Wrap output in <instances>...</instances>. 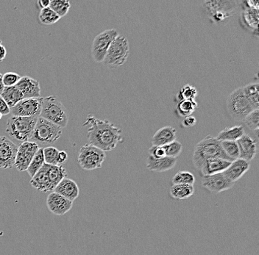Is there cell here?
Listing matches in <instances>:
<instances>
[{
  "label": "cell",
  "instance_id": "6da1fadb",
  "mask_svg": "<svg viewBox=\"0 0 259 255\" xmlns=\"http://www.w3.org/2000/svg\"><path fill=\"white\" fill-rule=\"evenodd\" d=\"M89 125L87 137L89 144L99 148L104 152H110L123 141L122 129L106 119H97L92 115L87 116L83 126Z\"/></svg>",
  "mask_w": 259,
  "mask_h": 255
},
{
  "label": "cell",
  "instance_id": "7a4b0ae2",
  "mask_svg": "<svg viewBox=\"0 0 259 255\" xmlns=\"http://www.w3.org/2000/svg\"><path fill=\"white\" fill-rule=\"evenodd\" d=\"M210 158H222L231 162L233 161L224 152L221 141L208 135L195 146L192 161L195 168L199 170L203 164Z\"/></svg>",
  "mask_w": 259,
  "mask_h": 255
},
{
  "label": "cell",
  "instance_id": "3957f363",
  "mask_svg": "<svg viewBox=\"0 0 259 255\" xmlns=\"http://www.w3.org/2000/svg\"><path fill=\"white\" fill-rule=\"evenodd\" d=\"M54 125L63 128H66L69 122V116L66 108L56 96H50L44 98L40 116Z\"/></svg>",
  "mask_w": 259,
  "mask_h": 255
},
{
  "label": "cell",
  "instance_id": "277c9868",
  "mask_svg": "<svg viewBox=\"0 0 259 255\" xmlns=\"http://www.w3.org/2000/svg\"><path fill=\"white\" fill-rule=\"evenodd\" d=\"M39 117H19L11 116L7 120L6 132L19 141L31 139L33 129Z\"/></svg>",
  "mask_w": 259,
  "mask_h": 255
},
{
  "label": "cell",
  "instance_id": "5b68a950",
  "mask_svg": "<svg viewBox=\"0 0 259 255\" xmlns=\"http://www.w3.org/2000/svg\"><path fill=\"white\" fill-rule=\"evenodd\" d=\"M129 54V42L128 39L125 36L119 35L108 48L104 59V64L109 69H116L126 62Z\"/></svg>",
  "mask_w": 259,
  "mask_h": 255
},
{
  "label": "cell",
  "instance_id": "8992f818",
  "mask_svg": "<svg viewBox=\"0 0 259 255\" xmlns=\"http://www.w3.org/2000/svg\"><path fill=\"white\" fill-rule=\"evenodd\" d=\"M227 108L231 117L239 122H242L254 110L242 87H238L229 95L227 99Z\"/></svg>",
  "mask_w": 259,
  "mask_h": 255
},
{
  "label": "cell",
  "instance_id": "52a82bcc",
  "mask_svg": "<svg viewBox=\"0 0 259 255\" xmlns=\"http://www.w3.org/2000/svg\"><path fill=\"white\" fill-rule=\"evenodd\" d=\"M61 135V128L43 118L39 117L30 140L36 143H53L57 141Z\"/></svg>",
  "mask_w": 259,
  "mask_h": 255
},
{
  "label": "cell",
  "instance_id": "ba28073f",
  "mask_svg": "<svg viewBox=\"0 0 259 255\" xmlns=\"http://www.w3.org/2000/svg\"><path fill=\"white\" fill-rule=\"evenodd\" d=\"M105 158V152L99 148L93 145L85 144L80 148L78 161L83 170H93L102 167Z\"/></svg>",
  "mask_w": 259,
  "mask_h": 255
},
{
  "label": "cell",
  "instance_id": "9c48e42d",
  "mask_svg": "<svg viewBox=\"0 0 259 255\" xmlns=\"http://www.w3.org/2000/svg\"><path fill=\"white\" fill-rule=\"evenodd\" d=\"M119 33L115 29H108L98 34L92 45V55L97 63H104L108 48Z\"/></svg>",
  "mask_w": 259,
  "mask_h": 255
},
{
  "label": "cell",
  "instance_id": "30bf717a",
  "mask_svg": "<svg viewBox=\"0 0 259 255\" xmlns=\"http://www.w3.org/2000/svg\"><path fill=\"white\" fill-rule=\"evenodd\" d=\"M43 100L42 97L23 99L10 108V114L19 117H39Z\"/></svg>",
  "mask_w": 259,
  "mask_h": 255
},
{
  "label": "cell",
  "instance_id": "8fae6325",
  "mask_svg": "<svg viewBox=\"0 0 259 255\" xmlns=\"http://www.w3.org/2000/svg\"><path fill=\"white\" fill-rule=\"evenodd\" d=\"M18 148L8 138L0 135V168L7 170L14 167Z\"/></svg>",
  "mask_w": 259,
  "mask_h": 255
},
{
  "label": "cell",
  "instance_id": "7c38bea8",
  "mask_svg": "<svg viewBox=\"0 0 259 255\" xmlns=\"http://www.w3.org/2000/svg\"><path fill=\"white\" fill-rule=\"evenodd\" d=\"M203 7L208 16L216 13L233 15L239 7V1L233 0H207L203 2Z\"/></svg>",
  "mask_w": 259,
  "mask_h": 255
},
{
  "label": "cell",
  "instance_id": "4fadbf2b",
  "mask_svg": "<svg viewBox=\"0 0 259 255\" xmlns=\"http://www.w3.org/2000/svg\"><path fill=\"white\" fill-rule=\"evenodd\" d=\"M202 185L213 194H219L231 189L234 183L227 179L223 173H219L211 176H204Z\"/></svg>",
  "mask_w": 259,
  "mask_h": 255
},
{
  "label": "cell",
  "instance_id": "5bb4252c",
  "mask_svg": "<svg viewBox=\"0 0 259 255\" xmlns=\"http://www.w3.org/2000/svg\"><path fill=\"white\" fill-rule=\"evenodd\" d=\"M47 205L54 215H63L72 209L73 202L53 191L48 195Z\"/></svg>",
  "mask_w": 259,
  "mask_h": 255
},
{
  "label": "cell",
  "instance_id": "9a60e30c",
  "mask_svg": "<svg viewBox=\"0 0 259 255\" xmlns=\"http://www.w3.org/2000/svg\"><path fill=\"white\" fill-rule=\"evenodd\" d=\"M236 142L239 149V158L251 162L257 155V140L253 138L249 134H244L243 136Z\"/></svg>",
  "mask_w": 259,
  "mask_h": 255
},
{
  "label": "cell",
  "instance_id": "2e32d148",
  "mask_svg": "<svg viewBox=\"0 0 259 255\" xmlns=\"http://www.w3.org/2000/svg\"><path fill=\"white\" fill-rule=\"evenodd\" d=\"M16 87L20 90L24 99L41 97L40 84L39 81L30 77H22Z\"/></svg>",
  "mask_w": 259,
  "mask_h": 255
},
{
  "label": "cell",
  "instance_id": "e0dca14e",
  "mask_svg": "<svg viewBox=\"0 0 259 255\" xmlns=\"http://www.w3.org/2000/svg\"><path fill=\"white\" fill-rule=\"evenodd\" d=\"M53 191L72 202L78 198L80 194L78 184L72 179L66 177L57 184Z\"/></svg>",
  "mask_w": 259,
  "mask_h": 255
},
{
  "label": "cell",
  "instance_id": "ac0fdd59",
  "mask_svg": "<svg viewBox=\"0 0 259 255\" xmlns=\"http://www.w3.org/2000/svg\"><path fill=\"white\" fill-rule=\"evenodd\" d=\"M48 164H44L43 167L38 170L37 173L32 178L30 183L33 188L42 192H49L54 191L52 183L48 176Z\"/></svg>",
  "mask_w": 259,
  "mask_h": 255
},
{
  "label": "cell",
  "instance_id": "d6986e66",
  "mask_svg": "<svg viewBox=\"0 0 259 255\" xmlns=\"http://www.w3.org/2000/svg\"><path fill=\"white\" fill-rule=\"evenodd\" d=\"M250 167H251L250 162L238 158L231 162V165L222 173L226 176L227 179L235 183L236 181L241 179L246 172H248Z\"/></svg>",
  "mask_w": 259,
  "mask_h": 255
},
{
  "label": "cell",
  "instance_id": "ffe728a7",
  "mask_svg": "<svg viewBox=\"0 0 259 255\" xmlns=\"http://www.w3.org/2000/svg\"><path fill=\"white\" fill-rule=\"evenodd\" d=\"M231 164V161L222 158H210L203 164L199 170L204 176H211L225 171Z\"/></svg>",
  "mask_w": 259,
  "mask_h": 255
},
{
  "label": "cell",
  "instance_id": "44dd1931",
  "mask_svg": "<svg viewBox=\"0 0 259 255\" xmlns=\"http://www.w3.org/2000/svg\"><path fill=\"white\" fill-rule=\"evenodd\" d=\"M176 163L177 158L166 156L156 159L149 155L147 158L146 166L147 169L151 171L164 172L173 169Z\"/></svg>",
  "mask_w": 259,
  "mask_h": 255
},
{
  "label": "cell",
  "instance_id": "7402d4cb",
  "mask_svg": "<svg viewBox=\"0 0 259 255\" xmlns=\"http://www.w3.org/2000/svg\"><path fill=\"white\" fill-rule=\"evenodd\" d=\"M177 131L170 126L163 127L154 134L152 138L153 146H163L176 141Z\"/></svg>",
  "mask_w": 259,
  "mask_h": 255
},
{
  "label": "cell",
  "instance_id": "603a6c76",
  "mask_svg": "<svg viewBox=\"0 0 259 255\" xmlns=\"http://www.w3.org/2000/svg\"><path fill=\"white\" fill-rule=\"evenodd\" d=\"M242 23L245 25L248 30L256 33V36H258L259 12L257 9L249 8L245 7L242 13Z\"/></svg>",
  "mask_w": 259,
  "mask_h": 255
},
{
  "label": "cell",
  "instance_id": "cb8c5ba5",
  "mask_svg": "<svg viewBox=\"0 0 259 255\" xmlns=\"http://www.w3.org/2000/svg\"><path fill=\"white\" fill-rule=\"evenodd\" d=\"M245 134L243 126H234L226 128L219 132L216 139L219 141H237Z\"/></svg>",
  "mask_w": 259,
  "mask_h": 255
},
{
  "label": "cell",
  "instance_id": "d4e9b609",
  "mask_svg": "<svg viewBox=\"0 0 259 255\" xmlns=\"http://www.w3.org/2000/svg\"><path fill=\"white\" fill-rule=\"evenodd\" d=\"M1 96L10 108H13L24 99L23 95L16 86L4 87Z\"/></svg>",
  "mask_w": 259,
  "mask_h": 255
},
{
  "label": "cell",
  "instance_id": "484cf974",
  "mask_svg": "<svg viewBox=\"0 0 259 255\" xmlns=\"http://www.w3.org/2000/svg\"><path fill=\"white\" fill-rule=\"evenodd\" d=\"M195 193L194 185H173L170 188V195L172 198L181 201L189 199Z\"/></svg>",
  "mask_w": 259,
  "mask_h": 255
},
{
  "label": "cell",
  "instance_id": "4316f807",
  "mask_svg": "<svg viewBox=\"0 0 259 255\" xmlns=\"http://www.w3.org/2000/svg\"><path fill=\"white\" fill-rule=\"evenodd\" d=\"M242 89H243L244 93L246 96L247 99H248L254 109H259V86L258 83L248 84L245 87H242Z\"/></svg>",
  "mask_w": 259,
  "mask_h": 255
},
{
  "label": "cell",
  "instance_id": "83f0119b",
  "mask_svg": "<svg viewBox=\"0 0 259 255\" xmlns=\"http://www.w3.org/2000/svg\"><path fill=\"white\" fill-rule=\"evenodd\" d=\"M48 176H49L50 180L53 188L57 186V184L66 178L67 176L66 170L63 168V166H51L48 167Z\"/></svg>",
  "mask_w": 259,
  "mask_h": 255
},
{
  "label": "cell",
  "instance_id": "f1b7e54d",
  "mask_svg": "<svg viewBox=\"0 0 259 255\" xmlns=\"http://www.w3.org/2000/svg\"><path fill=\"white\" fill-rule=\"evenodd\" d=\"M34 156L35 155H32V154L27 153L26 152L18 149L16 159H15V167L19 171L27 170Z\"/></svg>",
  "mask_w": 259,
  "mask_h": 255
},
{
  "label": "cell",
  "instance_id": "f546056e",
  "mask_svg": "<svg viewBox=\"0 0 259 255\" xmlns=\"http://www.w3.org/2000/svg\"><path fill=\"white\" fill-rule=\"evenodd\" d=\"M45 164V158H44L43 149L40 148L36 152L35 156L33 157L28 169L27 170V173L32 178L37 173L38 170H40L44 164Z\"/></svg>",
  "mask_w": 259,
  "mask_h": 255
},
{
  "label": "cell",
  "instance_id": "4dcf8cb0",
  "mask_svg": "<svg viewBox=\"0 0 259 255\" xmlns=\"http://www.w3.org/2000/svg\"><path fill=\"white\" fill-rule=\"evenodd\" d=\"M70 7V2L66 0H52L51 1L49 6L50 8L52 9L60 18L67 14Z\"/></svg>",
  "mask_w": 259,
  "mask_h": 255
},
{
  "label": "cell",
  "instance_id": "1f68e13d",
  "mask_svg": "<svg viewBox=\"0 0 259 255\" xmlns=\"http://www.w3.org/2000/svg\"><path fill=\"white\" fill-rule=\"evenodd\" d=\"M60 19V16H57L49 7L42 9L39 15V19L41 23L45 25H53L58 22Z\"/></svg>",
  "mask_w": 259,
  "mask_h": 255
},
{
  "label": "cell",
  "instance_id": "d6a6232c",
  "mask_svg": "<svg viewBox=\"0 0 259 255\" xmlns=\"http://www.w3.org/2000/svg\"><path fill=\"white\" fill-rule=\"evenodd\" d=\"M195 177L191 172L186 170H180L175 173L172 178L173 185H194Z\"/></svg>",
  "mask_w": 259,
  "mask_h": 255
},
{
  "label": "cell",
  "instance_id": "836d02e7",
  "mask_svg": "<svg viewBox=\"0 0 259 255\" xmlns=\"http://www.w3.org/2000/svg\"><path fill=\"white\" fill-rule=\"evenodd\" d=\"M198 108V103L195 100H181L179 101L177 107L178 114L183 117L192 116Z\"/></svg>",
  "mask_w": 259,
  "mask_h": 255
},
{
  "label": "cell",
  "instance_id": "e575fe53",
  "mask_svg": "<svg viewBox=\"0 0 259 255\" xmlns=\"http://www.w3.org/2000/svg\"><path fill=\"white\" fill-rule=\"evenodd\" d=\"M198 96V90L194 86L185 85L181 87L178 93V99L181 100H195Z\"/></svg>",
  "mask_w": 259,
  "mask_h": 255
},
{
  "label": "cell",
  "instance_id": "d590c367",
  "mask_svg": "<svg viewBox=\"0 0 259 255\" xmlns=\"http://www.w3.org/2000/svg\"><path fill=\"white\" fill-rule=\"evenodd\" d=\"M251 130L256 131L258 134L259 129V110H254L242 121Z\"/></svg>",
  "mask_w": 259,
  "mask_h": 255
},
{
  "label": "cell",
  "instance_id": "8d00e7d4",
  "mask_svg": "<svg viewBox=\"0 0 259 255\" xmlns=\"http://www.w3.org/2000/svg\"><path fill=\"white\" fill-rule=\"evenodd\" d=\"M222 149L233 161L239 158V149L236 141H221Z\"/></svg>",
  "mask_w": 259,
  "mask_h": 255
},
{
  "label": "cell",
  "instance_id": "74e56055",
  "mask_svg": "<svg viewBox=\"0 0 259 255\" xmlns=\"http://www.w3.org/2000/svg\"><path fill=\"white\" fill-rule=\"evenodd\" d=\"M59 150L53 146L43 149L44 158H45V164L51 166H58L57 164V155Z\"/></svg>",
  "mask_w": 259,
  "mask_h": 255
},
{
  "label": "cell",
  "instance_id": "f35d334b",
  "mask_svg": "<svg viewBox=\"0 0 259 255\" xmlns=\"http://www.w3.org/2000/svg\"><path fill=\"white\" fill-rule=\"evenodd\" d=\"M166 153V156L169 158H177L183 150V146L179 141H174L169 144L163 146Z\"/></svg>",
  "mask_w": 259,
  "mask_h": 255
},
{
  "label": "cell",
  "instance_id": "ab89813d",
  "mask_svg": "<svg viewBox=\"0 0 259 255\" xmlns=\"http://www.w3.org/2000/svg\"><path fill=\"white\" fill-rule=\"evenodd\" d=\"M22 77L14 72H7L2 75V82L4 87L16 86Z\"/></svg>",
  "mask_w": 259,
  "mask_h": 255
},
{
  "label": "cell",
  "instance_id": "60d3db41",
  "mask_svg": "<svg viewBox=\"0 0 259 255\" xmlns=\"http://www.w3.org/2000/svg\"><path fill=\"white\" fill-rule=\"evenodd\" d=\"M149 153L151 157L156 159L166 157V153L163 146H152L150 148Z\"/></svg>",
  "mask_w": 259,
  "mask_h": 255
},
{
  "label": "cell",
  "instance_id": "b9f144b4",
  "mask_svg": "<svg viewBox=\"0 0 259 255\" xmlns=\"http://www.w3.org/2000/svg\"><path fill=\"white\" fill-rule=\"evenodd\" d=\"M10 114V108L6 103L5 101L0 96V114L1 116H7Z\"/></svg>",
  "mask_w": 259,
  "mask_h": 255
},
{
  "label": "cell",
  "instance_id": "7bdbcfd3",
  "mask_svg": "<svg viewBox=\"0 0 259 255\" xmlns=\"http://www.w3.org/2000/svg\"><path fill=\"white\" fill-rule=\"evenodd\" d=\"M196 123V118L193 116H186L183 119V122H182L183 127H185V128H192V127L195 126Z\"/></svg>",
  "mask_w": 259,
  "mask_h": 255
},
{
  "label": "cell",
  "instance_id": "ee69618b",
  "mask_svg": "<svg viewBox=\"0 0 259 255\" xmlns=\"http://www.w3.org/2000/svg\"><path fill=\"white\" fill-rule=\"evenodd\" d=\"M68 159V155L65 151H59L57 155V164L58 166H62L66 163Z\"/></svg>",
  "mask_w": 259,
  "mask_h": 255
},
{
  "label": "cell",
  "instance_id": "f6af8a7d",
  "mask_svg": "<svg viewBox=\"0 0 259 255\" xmlns=\"http://www.w3.org/2000/svg\"><path fill=\"white\" fill-rule=\"evenodd\" d=\"M244 3H245L246 7L259 10V1L258 0H248V1H244Z\"/></svg>",
  "mask_w": 259,
  "mask_h": 255
},
{
  "label": "cell",
  "instance_id": "bcb514c9",
  "mask_svg": "<svg viewBox=\"0 0 259 255\" xmlns=\"http://www.w3.org/2000/svg\"><path fill=\"white\" fill-rule=\"evenodd\" d=\"M6 55H7V51H6L5 47L1 44V41H0V61H2L5 58Z\"/></svg>",
  "mask_w": 259,
  "mask_h": 255
},
{
  "label": "cell",
  "instance_id": "7dc6e473",
  "mask_svg": "<svg viewBox=\"0 0 259 255\" xmlns=\"http://www.w3.org/2000/svg\"><path fill=\"white\" fill-rule=\"evenodd\" d=\"M50 3H51L50 0H39L38 1V4H39V7L41 9L46 8V7H49Z\"/></svg>",
  "mask_w": 259,
  "mask_h": 255
},
{
  "label": "cell",
  "instance_id": "c3c4849f",
  "mask_svg": "<svg viewBox=\"0 0 259 255\" xmlns=\"http://www.w3.org/2000/svg\"><path fill=\"white\" fill-rule=\"evenodd\" d=\"M2 75L1 73H0V96H1V93H2L3 90H4V84H3L2 82Z\"/></svg>",
  "mask_w": 259,
  "mask_h": 255
},
{
  "label": "cell",
  "instance_id": "681fc988",
  "mask_svg": "<svg viewBox=\"0 0 259 255\" xmlns=\"http://www.w3.org/2000/svg\"><path fill=\"white\" fill-rule=\"evenodd\" d=\"M1 117H2V116H1V114H0V120H1Z\"/></svg>",
  "mask_w": 259,
  "mask_h": 255
}]
</instances>
